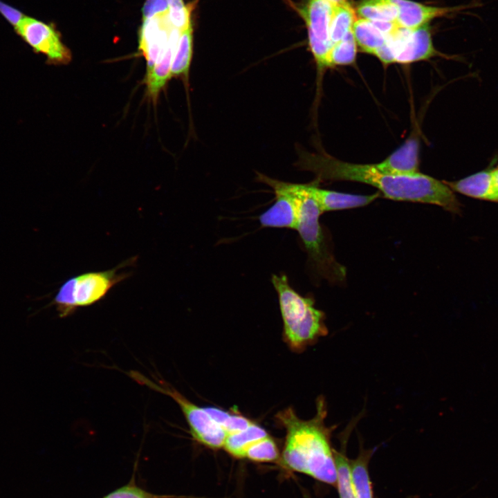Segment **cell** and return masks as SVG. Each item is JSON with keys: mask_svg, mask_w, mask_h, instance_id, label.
<instances>
[{"mask_svg": "<svg viewBox=\"0 0 498 498\" xmlns=\"http://www.w3.org/2000/svg\"><path fill=\"white\" fill-rule=\"evenodd\" d=\"M297 166L315 174L320 181H350L378 189L385 198L439 205L460 214L461 204L444 181L417 172L394 174L380 170L374 164L351 163L324 153L300 154Z\"/></svg>", "mask_w": 498, "mask_h": 498, "instance_id": "cell-1", "label": "cell"}, {"mask_svg": "<svg viewBox=\"0 0 498 498\" xmlns=\"http://www.w3.org/2000/svg\"><path fill=\"white\" fill-rule=\"evenodd\" d=\"M493 178L495 182V190L498 199V166L493 168Z\"/></svg>", "mask_w": 498, "mask_h": 498, "instance_id": "cell-31", "label": "cell"}, {"mask_svg": "<svg viewBox=\"0 0 498 498\" xmlns=\"http://www.w3.org/2000/svg\"><path fill=\"white\" fill-rule=\"evenodd\" d=\"M172 28L167 12L143 19L139 30L138 48L146 60L147 73L163 55Z\"/></svg>", "mask_w": 498, "mask_h": 498, "instance_id": "cell-11", "label": "cell"}, {"mask_svg": "<svg viewBox=\"0 0 498 498\" xmlns=\"http://www.w3.org/2000/svg\"><path fill=\"white\" fill-rule=\"evenodd\" d=\"M0 13L14 26H17L24 17L20 10L1 1H0Z\"/></svg>", "mask_w": 498, "mask_h": 498, "instance_id": "cell-30", "label": "cell"}, {"mask_svg": "<svg viewBox=\"0 0 498 498\" xmlns=\"http://www.w3.org/2000/svg\"><path fill=\"white\" fill-rule=\"evenodd\" d=\"M393 1L398 10L396 22L399 26L410 30L425 26L434 18L472 7V4L450 8L429 6L411 0Z\"/></svg>", "mask_w": 498, "mask_h": 498, "instance_id": "cell-12", "label": "cell"}, {"mask_svg": "<svg viewBox=\"0 0 498 498\" xmlns=\"http://www.w3.org/2000/svg\"><path fill=\"white\" fill-rule=\"evenodd\" d=\"M333 6L325 0H308L299 8L307 27L309 47L320 73L327 68V57L333 45L330 35Z\"/></svg>", "mask_w": 498, "mask_h": 498, "instance_id": "cell-8", "label": "cell"}, {"mask_svg": "<svg viewBox=\"0 0 498 498\" xmlns=\"http://www.w3.org/2000/svg\"><path fill=\"white\" fill-rule=\"evenodd\" d=\"M181 31L173 28L167 47L152 69L147 73L146 84L149 95L156 99L171 76V66Z\"/></svg>", "mask_w": 498, "mask_h": 498, "instance_id": "cell-16", "label": "cell"}, {"mask_svg": "<svg viewBox=\"0 0 498 498\" xmlns=\"http://www.w3.org/2000/svg\"><path fill=\"white\" fill-rule=\"evenodd\" d=\"M278 457L279 451L277 445L268 436L251 443L242 454V458L259 462L273 461Z\"/></svg>", "mask_w": 498, "mask_h": 498, "instance_id": "cell-25", "label": "cell"}, {"mask_svg": "<svg viewBox=\"0 0 498 498\" xmlns=\"http://www.w3.org/2000/svg\"><path fill=\"white\" fill-rule=\"evenodd\" d=\"M128 375L138 383L172 398L181 409L195 440L214 449L223 447L227 434L223 427L212 420L205 408L189 400L165 381L153 380L136 371H131Z\"/></svg>", "mask_w": 498, "mask_h": 498, "instance_id": "cell-6", "label": "cell"}, {"mask_svg": "<svg viewBox=\"0 0 498 498\" xmlns=\"http://www.w3.org/2000/svg\"><path fill=\"white\" fill-rule=\"evenodd\" d=\"M272 284L278 295L283 336L291 349L302 351L327 334L324 314L315 307L312 298L294 290L285 274L273 275Z\"/></svg>", "mask_w": 498, "mask_h": 498, "instance_id": "cell-3", "label": "cell"}, {"mask_svg": "<svg viewBox=\"0 0 498 498\" xmlns=\"http://www.w3.org/2000/svg\"><path fill=\"white\" fill-rule=\"evenodd\" d=\"M382 51L391 63L407 64L438 55L428 24L410 30L398 26L386 38Z\"/></svg>", "mask_w": 498, "mask_h": 498, "instance_id": "cell-7", "label": "cell"}, {"mask_svg": "<svg viewBox=\"0 0 498 498\" xmlns=\"http://www.w3.org/2000/svg\"><path fill=\"white\" fill-rule=\"evenodd\" d=\"M134 485H127L110 492L103 498H159Z\"/></svg>", "mask_w": 498, "mask_h": 498, "instance_id": "cell-27", "label": "cell"}, {"mask_svg": "<svg viewBox=\"0 0 498 498\" xmlns=\"http://www.w3.org/2000/svg\"><path fill=\"white\" fill-rule=\"evenodd\" d=\"M268 436L266 430L252 423L247 429L226 436L223 448L237 458H242L246 448L253 442Z\"/></svg>", "mask_w": 498, "mask_h": 498, "instance_id": "cell-22", "label": "cell"}, {"mask_svg": "<svg viewBox=\"0 0 498 498\" xmlns=\"http://www.w3.org/2000/svg\"><path fill=\"white\" fill-rule=\"evenodd\" d=\"M356 53L357 44L351 29L341 40L333 45L327 57V68L353 64L356 60Z\"/></svg>", "mask_w": 498, "mask_h": 498, "instance_id": "cell-24", "label": "cell"}, {"mask_svg": "<svg viewBox=\"0 0 498 498\" xmlns=\"http://www.w3.org/2000/svg\"><path fill=\"white\" fill-rule=\"evenodd\" d=\"M306 194L317 204L322 214L324 212L349 209L367 205L380 195H356L323 190L312 184H303Z\"/></svg>", "mask_w": 498, "mask_h": 498, "instance_id": "cell-13", "label": "cell"}, {"mask_svg": "<svg viewBox=\"0 0 498 498\" xmlns=\"http://www.w3.org/2000/svg\"><path fill=\"white\" fill-rule=\"evenodd\" d=\"M257 178L270 186L275 195L274 203L259 216L261 225L296 230L300 204L297 183L273 179L261 174H258Z\"/></svg>", "mask_w": 498, "mask_h": 498, "instance_id": "cell-10", "label": "cell"}, {"mask_svg": "<svg viewBox=\"0 0 498 498\" xmlns=\"http://www.w3.org/2000/svg\"><path fill=\"white\" fill-rule=\"evenodd\" d=\"M297 188L300 204L296 230L304 245L310 264L321 277L329 282L342 280L345 271L328 248L319 222L322 212L316 202L304 192L303 184L297 183Z\"/></svg>", "mask_w": 498, "mask_h": 498, "instance_id": "cell-5", "label": "cell"}, {"mask_svg": "<svg viewBox=\"0 0 498 498\" xmlns=\"http://www.w3.org/2000/svg\"><path fill=\"white\" fill-rule=\"evenodd\" d=\"M380 170L394 174H413L418 172V142L408 139L382 162L374 164Z\"/></svg>", "mask_w": 498, "mask_h": 498, "instance_id": "cell-15", "label": "cell"}, {"mask_svg": "<svg viewBox=\"0 0 498 498\" xmlns=\"http://www.w3.org/2000/svg\"><path fill=\"white\" fill-rule=\"evenodd\" d=\"M194 3L185 4L183 0H169L167 17L173 28L180 31L187 28L192 23L191 15Z\"/></svg>", "mask_w": 498, "mask_h": 498, "instance_id": "cell-26", "label": "cell"}, {"mask_svg": "<svg viewBox=\"0 0 498 498\" xmlns=\"http://www.w3.org/2000/svg\"><path fill=\"white\" fill-rule=\"evenodd\" d=\"M361 417L362 414H359L352 419L341 433L340 436L342 444L341 450L337 451L333 449L337 474L336 487L340 498H356L351 479L349 459L347 457L344 450L345 448L344 445L347 442L350 434Z\"/></svg>", "mask_w": 498, "mask_h": 498, "instance_id": "cell-17", "label": "cell"}, {"mask_svg": "<svg viewBox=\"0 0 498 498\" xmlns=\"http://www.w3.org/2000/svg\"><path fill=\"white\" fill-rule=\"evenodd\" d=\"M15 29L34 51L45 55L50 64H66L71 62V53L52 24L24 16Z\"/></svg>", "mask_w": 498, "mask_h": 498, "instance_id": "cell-9", "label": "cell"}, {"mask_svg": "<svg viewBox=\"0 0 498 498\" xmlns=\"http://www.w3.org/2000/svg\"><path fill=\"white\" fill-rule=\"evenodd\" d=\"M325 1L331 3V4H333L334 6L342 4V3H346L348 1L347 0H325Z\"/></svg>", "mask_w": 498, "mask_h": 498, "instance_id": "cell-32", "label": "cell"}, {"mask_svg": "<svg viewBox=\"0 0 498 498\" xmlns=\"http://www.w3.org/2000/svg\"><path fill=\"white\" fill-rule=\"evenodd\" d=\"M374 449L360 448L355 459H349L351 474L356 498H374L368 464Z\"/></svg>", "mask_w": 498, "mask_h": 498, "instance_id": "cell-18", "label": "cell"}, {"mask_svg": "<svg viewBox=\"0 0 498 498\" xmlns=\"http://www.w3.org/2000/svg\"><path fill=\"white\" fill-rule=\"evenodd\" d=\"M444 183L453 192L478 200L498 203L492 167L458 181Z\"/></svg>", "mask_w": 498, "mask_h": 498, "instance_id": "cell-14", "label": "cell"}, {"mask_svg": "<svg viewBox=\"0 0 498 498\" xmlns=\"http://www.w3.org/2000/svg\"><path fill=\"white\" fill-rule=\"evenodd\" d=\"M352 32L361 51L375 55L386 42V36L371 21L360 18L356 19Z\"/></svg>", "mask_w": 498, "mask_h": 498, "instance_id": "cell-19", "label": "cell"}, {"mask_svg": "<svg viewBox=\"0 0 498 498\" xmlns=\"http://www.w3.org/2000/svg\"><path fill=\"white\" fill-rule=\"evenodd\" d=\"M169 0H145L142 8V17L149 19L168 12Z\"/></svg>", "mask_w": 498, "mask_h": 498, "instance_id": "cell-29", "label": "cell"}, {"mask_svg": "<svg viewBox=\"0 0 498 498\" xmlns=\"http://www.w3.org/2000/svg\"><path fill=\"white\" fill-rule=\"evenodd\" d=\"M356 10L361 18L376 22H394L398 15L393 0H360Z\"/></svg>", "mask_w": 498, "mask_h": 498, "instance_id": "cell-21", "label": "cell"}, {"mask_svg": "<svg viewBox=\"0 0 498 498\" xmlns=\"http://www.w3.org/2000/svg\"><path fill=\"white\" fill-rule=\"evenodd\" d=\"M355 21L354 9L348 1L333 6L330 26L331 39L333 44L352 29Z\"/></svg>", "mask_w": 498, "mask_h": 498, "instance_id": "cell-23", "label": "cell"}, {"mask_svg": "<svg viewBox=\"0 0 498 498\" xmlns=\"http://www.w3.org/2000/svg\"><path fill=\"white\" fill-rule=\"evenodd\" d=\"M252 423L250 420L242 415L230 414L222 427L228 435L243 431Z\"/></svg>", "mask_w": 498, "mask_h": 498, "instance_id": "cell-28", "label": "cell"}, {"mask_svg": "<svg viewBox=\"0 0 498 498\" xmlns=\"http://www.w3.org/2000/svg\"><path fill=\"white\" fill-rule=\"evenodd\" d=\"M316 409L315 416L307 421L299 418L292 408L277 415L286 431L282 461L292 470L336 487L334 448L331 443L335 426L325 424L327 408L322 396L317 398Z\"/></svg>", "mask_w": 498, "mask_h": 498, "instance_id": "cell-2", "label": "cell"}, {"mask_svg": "<svg viewBox=\"0 0 498 498\" xmlns=\"http://www.w3.org/2000/svg\"><path fill=\"white\" fill-rule=\"evenodd\" d=\"M193 54V24L180 33L171 66L172 77H187Z\"/></svg>", "mask_w": 498, "mask_h": 498, "instance_id": "cell-20", "label": "cell"}, {"mask_svg": "<svg viewBox=\"0 0 498 498\" xmlns=\"http://www.w3.org/2000/svg\"><path fill=\"white\" fill-rule=\"evenodd\" d=\"M137 257H132L111 269L84 273L66 280L51 302L61 318L71 315L80 307L91 306L104 298L116 285L127 279L130 273L121 272L132 265Z\"/></svg>", "mask_w": 498, "mask_h": 498, "instance_id": "cell-4", "label": "cell"}]
</instances>
